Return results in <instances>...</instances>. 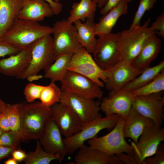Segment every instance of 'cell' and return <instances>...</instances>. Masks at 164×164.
<instances>
[{"label": "cell", "mask_w": 164, "mask_h": 164, "mask_svg": "<svg viewBox=\"0 0 164 164\" xmlns=\"http://www.w3.org/2000/svg\"><path fill=\"white\" fill-rule=\"evenodd\" d=\"M51 113V107L40 102L21 103L19 130L22 141L38 140Z\"/></svg>", "instance_id": "1"}, {"label": "cell", "mask_w": 164, "mask_h": 164, "mask_svg": "<svg viewBox=\"0 0 164 164\" xmlns=\"http://www.w3.org/2000/svg\"><path fill=\"white\" fill-rule=\"evenodd\" d=\"M52 33V27L19 19L1 40L22 50L42 37Z\"/></svg>", "instance_id": "2"}, {"label": "cell", "mask_w": 164, "mask_h": 164, "mask_svg": "<svg viewBox=\"0 0 164 164\" xmlns=\"http://www.w3.org/2000/svg\"><path fill=\"white\" fill-rule=\"evenodd\" d=\"M150 20L149 18L139 27L120 32L119 43L121 60L131 63L139 53L147 39L155 33L149 27Z\"/></svg>", "instance_id": "3"}, {"label": "cell", "mask_w": 164, "mask_h": 164, "mask_svg": "<svg viewBox=\"0 0 164 164\" xmlns=\"http://www.w3.org/2000/svg\"><path fill=\"white\" fill-rule=\"evenodd\" d=\"M120 116L113 114L104 118L101 117L85 124L79 132L70 137L63 139L68 154H72L85 145V142L95 137L101 130L112 129L116 125Z\"/></svg>", "instance_id": "4"}, {"label": "cell", "mask_w": 164, "mask_h": 164, "mask_svg": "<svg viewBox=\"0 0 164 164\" xmlns=\"http://www.w3.org/2000/svg\"><path fill=\"white\" fill-rule=\"evenodd\" d=\"M125 121L120 116L111 132L105 135L95 137L88 140L89 145L110 155L124 153L132 157L134 152V147L126 142L123 134Z\"/></svg>", "instance_id": "5"}, {"label": "cell", "mask_w": 164, "mask_h": 164, "mask_svg": "<svg viewBox=\"0 0 164 164\" xmlns=\"http://www.w3.org/2000/svg\"><path fill=\"white\" fill-rule=\"evenodd\" d=\"M31 46V59L29 66L22 79L23 80L38 76L39 73L49 66L56 57L52 37L50 34L42 37Z\"/></svg>", "instance_id": "6"}, {"label": "cell", "mask_w": 164, "mask_h": 164, "mask_svg": "<svg viewBox=\"0 0 164 164\" xmlns=\"http://www.w3.org/2000/svg\"><path fill=\"white\" fill-rule=\"evenodd\" d=\"M120 32L98 36L94 51V60L102 69L107 70L121 60Z\"/></svg>", "instance_id": "7"}, {"label": "cell", "mask_w": 164, "mask_h": 164, "mask_svg": "<svg viewBox=\"0 0 164 164\" xmlns=\"http://www.w3.org/2000/svg\"><path fill=\"white\" fill-rule=\"evenodd\" d=\"M68 70L90 78L101 87L104 86L106 79V71L98 66L91 54L88 52L82 46L73 53Z\"/></svg>", "instance_id": "8"}, {"label": "cell", "mask_w": 164, "mask_h": 164, "mask_svg": "<svg viewBox=\"0 0 164 164\" xmlns=\"http://www.w3.org/2000/svg\"><path fill=\"white\" fill-rule=\"evenodd\" d=\"M52 28L53 46L56 56L73 54L82 46L77 41V30L73 23L63 19L56 21Z\"/></svg>", "instance_id": "9"}, {"label": "cell", "mask_w": 164, "mask_h": 164, "mask_svg": "<svg viewBox=\"0 0 164 164\" xmlns=\"http://www.w3.org/2000/svg\"><path fill=\"white\" fill-rule=\"evenodd\" d=\"M60 102L69 106L84 124L101 117L100 103L94 99L62 91Z\"/></svg>", "instance_id": "10"}, {"label": "cell", "mask_w": 164, "mask_h": 164, "mask_svg": "<svg viewBox=\"0 0 164 164\" xmlns=\"http://www.w3.org/2000/svg\"><path fill=\"white\" fill-rule=\"evenodd\" d=\"M164 140V129L153 124L146 128L136 144L132 143L134 152L132 156L135 164H142L145 159L155 153L159 143Z\"/></svg>", "instance_id": "11"}, {"label": "cell", "mask_w": 164, "mask_h": 164, "mask_svg": "<svg viewBox=\"0 0 164 164\" xmlns=\"http://www.w3.org/2000/svg\"><path fill=\"white\" fill-rule=\"evenodd\" d=\"M60 82L63 91L93 99H101L103 95L101 87L96 82L73 71L68 70Z\"/></svg>", "instance_id": "12"}, {"label": "cell", "mask_w": 164, "mask_h": 164, "mask_svg": "<svg viewBox=\"0 0 164 164\" xmlns=\"http://www.w3.org/2000/svg\"><path fill=\"white\" fill-rule=\"evenodd\" d=\"M163 92L135 96L132 106L137 112L151 119L155 125L160 127L164 119Z\"/></svg>", "instance_id": "13"}, {"label": "cell", "mask_w": 164, "mask_h": 164, "mask_svg": "<svg viewBox=\"0 0 164 164\" xmlns=\"http://www.w3.org/2000/svg\"><path fill=\"white\" fill-rule=\"evenodd\" d=\"M135 96L132 91L122 88L109 91L100 103L101 110L106 116L117 114L126 119L132 108Z\"/></svg>", "instance_id": "14"}, {"label": "cell", "mask_w": 164, "mask_h": 164, "mask_svg": "<svg viewBox=\"0 0 164 164\" xmlns=\"http://www.w3.org/2000/svg\"><path fill=\"white\" fill-rule=\"evenodd\" d=\"M51 108V117L65 138L70 137L79 132L85 125L74 112L63 103H57Z\"/></svg>", "instance_id": "15"}, {"label": "cell", "mask_w": 164, "mask_h": 164, "mask_svg": "<svg viewBox=\"0 0 164 164\" xmlns=\"http://www.w3.org/2000/svg\"><path fill=\"white\" fill-rule=\"evenodd\" d=\"M106 70V79L104 83L105 87L109 91H115L121 89L143 70L134 67L130 63L121 60Z\"/></svg>", "instance_id": "16"}, {"label": "cell", "mask_w": 164, "mask_h": 164, "mask_svg": "<svg viewBox=\"0 0 164 164\" xmlns=\"http://www.w3.org/2000/svg\"><path fill=\"white\" fill-rule=\"evenodd\" d=\"M60 130L50 117L47 120L42 134L39 139L46 152L58 156L61 163L68 154Z\"/></svg>", "instance_id": "17"}, {"label": "cell", "mask_w": 164, "mask_h": 164, "mask_svg": "<svg viewBox=\"0 0 164 164\" xmlns=\"http://www.w3.org/2000/svg\"><path fill=\"white\" fill-rule=\"evenodd\" d=\"M31 45L16 54L8 58L0 59V73L6 76L22 79L30 62Z\"/></svg>", "instance_id": "18"}, {"label": "cell", "mask_w": 164, "mask_h": 164, "mask_svg": "<svg viewBox=\"0 0 164 164\" xmlns=\"http://www.w3.org/2000/svg\"><path fill=\"white\" fill-rule=\"evenodd\" d=\"M78 149L72 164H124L118 154L110 155L89 145H85Z\"/></svg>", "instance_id": "19"}, {"label": "cell", "mask_w": 164, "mask_h": 164, "mask_svg": "<svg viewBox=\"0 0 164 164\" xmlns=\"http://www.w3.org/2000/svg\"><path fill=\"white\" fill-rule=\"evenodd\" d=\"M53 15L49 4L43 0H23L18 18L39 22Z\"/></svg>", "instance_id": "20"}, {"label": "cell", "mask_w": 164, "mask_h": 164, "mask_svg": "<svg viewBox=\"0 0 164 164\" xmlns=\"http://www.w3.org/2000/svg\"><path fill=\"white\" fill-rule=\"evenodd\" d=\"M161 41L154 33L146 40L139 53L131 63L135 68L144 70L149 67L161 50Z\"/></svg>", "instance_id": "21"}, {"label": "cell", "mask_w": 164, "mask_h": 164, "mask_svg": "<svg viewBox=\"0 0 164 164\" xmlns=\"http://www.w3.org/2000/svg\"><path fill=\"white\" fill-rule=\"evenodd\" d=\"M153 124H155L152 120L132 108L124 125V137L131 138L134 143L136 144L144 129Z\"/></svg>", "instance_id": "22"}, {"label": "cell", "mask_w": 164, "mask_h": 164, "mask_svg": "<svg viewBox=\"0 0 164 164\" xmlns=\"http://www.w3.org/2000/svg\"><path fill=\"white\" fill-rule=\"evenodd\" d=\"M23 0H0V40L19 19Z\"/></svg>", "instance_id": "23"}, {"label": "cell", "mask_w": 164, "mask_h": 164, "mask_svg": "<svg viewBox=\"0 0 164 164\" xmlns=\"http://www.w3.org/2000/svg\"><path fill=\"white\" fill-rule=\"evenodd\" d=\"M128 3L120 2L100 18L99 22L95 23V33L97 36L109 34L120 17L126 14L128 11Z\"/></svg>", "instance_id": "24"}, {"label": "cell", "mask_w": 164, "mask_h": 164, "mask_svg": "<svg viewBox=\"0 0 164 164\" xmlns=\"http://www.w3.org/2000/svg\"><path fill=\"white\" fill-rule=\"evenodd\" d=\"M73 24L77 30V38L78 43L89 53L92 54L97 42L95 33V23L87 19L84 22L80 20Z\"/></svg>", "instance_id": "25"}, {"label": "cell", "mask_w": 164, "mask_h": 164, "mask_svg": "<svg viewBox=\"0 0 164 164\" xmlns=\"http://www.w3.org/2000/svg\"><path fill=\"white\" fill-rule=\"evenodd\" d=\"M97 7L92 0H80L74 3L67 20L72 23L77 20L84 22L87 19L94 22Z\"/></svg>", "instance_id": "26"}, {"label": "cell", "mask_w": 164, "mask_h": 164, "mask_svg": "<svg viewBox=\"0 0 164 164\" xmlns=\"http://www.w3.org/2000/svg\"><path fill=\"white\" fill-rule=\"evenodd\" d=\"M73 54L57 56L54 61L44 70V77L51 82L60 81L68 70L69 64Z\"/></svg>", "instance_id": "27"}, {"label": "cell", "mask_w": 164, "mask_h": 164, "mask_svg": "<svg viewBox=\"0 0 164 164\" xmlns=\"http://www.w3.org/2000/svg\"><path fill=\"white\" fill-rule=\"evenodd\" d=\"M164 69V61L162 60L157 65L144 69L138 76L126 84L122 88L132 91L141 87L152 80Z\"/></svg>", "instance_id": "28"}, {"label": "cell", "mask_w": 164, "mask_h": 164, "mask_svg": "<svg viewBox=\"0 0 164 164\" xmlns=\"http://www.w3.org/2000/svg\"><path fill=\"white\" fill-rule=\"evenodd\" d=\"M56 160L60 162V157L45 151L37 139L35 150L27 153V156L24 162L25 164H49Z\"/></svg>", "instance_id": "29"}, {"label": "cell", "mask_w": 164, "mask_h": 164, "mask_svg": "<svg viewBox=\"0 0 164 164\" xmlns=\"http://www.w3.org/2000/svg\"><path fill=\"white\" fill-rule=\"evenodd\" d=\"M62 91L55 84L51 82L48 85L44 86L39 99L44 105L51 107L55 104L60 102Z\"/></svg>", "instance_id": "30"}, {"label": "cell", "mask_w": 164, "mask_h": 164, "mask_svg": "<svg viewBox=\"0 0 164 164\" xmlns=\"http://www.w3.org/2000/svg\"><path fill=\"white\" fill-rule=\"evenodd\" d=\"M164 90V69L151 82L145 86L132 90L135 96L145 95L163 91Z\"/></svg>", "instance_id": "31"}, {"label": "cell", "mask_w": 164, "mask_h": 164, "mask_svg": "<svg viewBox=\"0 0 164 164\" xmlns=\"http://www.w3.org/2000/svg\"><path fill=\"white\" fill-rule=\"evenodd\" d=\"M21 103L10 104L5 103L2 112L6 117L10 130H19L20 126V116Z\"/></svg>", "instance_id": "32"}, {"label": "cell", "mask_w": 164, "mask_h": 164, "mask_svg": "<svg viewBox=\"0 0 164 164\" xmlns=\"http://www.w3.org/2000/svg\"><path fill=\"white\" fill-rule=\"evenodd\" d=\"M157 0H140L132 22L129 29L139 27L142 17L147 11L153 8Z\"/></svg>", "instance_id": "33"}, {"label": "cell", "mask_w": 164, "mask_h": 164, "mask_svg": "<svg viewBox=\"0 0 164 164\" xmlns=\"http://www.w3.org/2000/svg\"><path fill=\"white\" fill-rule=\"evenodd\" d=\"M22 141V138L19 130L4 132L0 137V145L17 149Z\"/></svg>", "instance_id": "34"}, {"label": "cell", "mask_w": 164, "mask_h": 164, "mask_svg": "<svg viewBox=\"0 0 164 164\" xmlns=\"http://www.w3.org/2000/svg\"><path fill=\"white\" fill-rule=\"evenodd\" d=\"M44 87V86L32 83L27 84L25 88L23 93L27 102L32 103L36 100L39 99Z\"/></svg>", "instance_id": "35"}, {"label": "cell", "mask_w": 164, "mask_h": 164, "mask_svg": "<svg viewBox=\"0 0 164 164\" xmlns=\"http://www.w3.org/2000/svg\"><path fill=\"white\" fill-rule=\"evenodd\" d=\"M153 157L144 159L142 164H164V145L162 142L159 144L156 152Z\"/></svg>", "instance_id": "36"}, {"label": "cell", "mask_w": 164, "mask_h": 164, "mask_svg": "<svg viewBox=\"0 0 164 164\" xmlns=\"http://www.w3.org/2000/svg\"><path fill=\"white\" fill-rule=\"evenodd\" d=\"M21 50L9 43L0 40V58L16 54Z\"/></svg>", "instance_id": "37"}, {"label": "cell", "mask_w": 164, "mask_h": 164, "mask_svg": "<svg viewBox=\"0 0 164 164\" xmlns=\"http://www.w3.org/2000/svg\"><path fill=\"white\" fill-rule=\"evenodd\" d=\"M150 28L160 36L164 38V13L159 16Z\"/></svg>", "instance_id": "38"}, {"label": "cell", "mask_w": 164, "mask_h": 164, "mask_svg": "<svg viewBox=\"0 0 164 164\" xmlns=\"http://www.w3.org/2000/svg\"><path fill=\"white\" fill-rule=\"evenodd\" d=\"M132 1V0H108L106 4L101 8L100 14L103 15H105L110 10L121 2H126L128 3L131 2Z\"/></svg>", "instance_id": "39"}, {"label": "cell", "mask_w": 164, "mask_h": 164, "mask_svg": "<svg viewBox=\"0 0 164 164\" xmlns=\"http://www.w3.org/2000/svg\"><path fill=\"white\" fill-rule=\"evenodd\" d=\"M11 155L13 158L18 162H21L24 160L27 156V153L20 149H15L12 152Z\"/></svg>", "instance_id": "40"}, {"label": "cell", "mask_w": 164, "mask_h": 164, "mask_svg": "<svg viewBox=\"0 0 164 164\" xmlns=\"http://www.w3.org/2000/svg\"><path fill=\"white\" fill-rule=\"evenodd\" d=\"M16 148L13 147L0 145V162L11 155L13 151Z\"/></svg>", "instance_id": "41"}, {"label": "cell", "mask_w": 164, "mask_h": 164, "mask_svg": "<svg viewBox=\"0 0 164 164\" xmlns=\"http://www.w3.org/2000/svg\"><path fill=\"white\" fill-rule=\"evenodd\" d=\"M47 2L51 7L54 14L58 15L61 11L63 9V5L61 3L59 2L56 3L53 0H43Z\"/></svg>", "instance_id": "42"}, {"label": "cell", "mask_w": 164, "mask_h": 164, "mask_svg": "<svg viewBox=\"0 0 164 164\" xmlns=\"http://www.w3.org/2000/svg\"><path fill=\"white\" fill-rule=\"evenodd\" d=\"M0 128L4 132L10 130L8 120L2 112L0 113Z\"/></svg>", "instance_id": "43"}, {"label": "cell", "mask_w": 164, "mask_h": 164, "mask_svg": "<svg viewBox=\"0 0 164 164\" xmlns=\"http://www.w3.org/2000/svg\"><path fill=\"white\" fill-rule=\"evenodd\" d=\"M100 8H102L106 3L108 0H92Z\"/></svg>", "instance_id": "44"}, {"label": "cell", "mask_w": 164, "mask_h": 164, "mask_svg": "<svg viewBox=\"0 0 164 164\" xmlns=\"http://www.w3.org/2000/svg\"><path fill=\"white\" fill-rule=\"evenodd\" d=\"M5 164H17L18 162L12 157L8 159L4 162Z\"/></svg>", "instance_id": "45"}, {"label": "cell", "mask_w": 164, "mask_h": 164, "mask_svg": "<svg viewBox=\"0 0 164 164\" xmlns=\"http://www.w3.org/2000/svg\"><path fill=\"white\" fill-rule=\"evenodd\" d=\"M5 103L3 100L0 99V113L2 112L3 108Z\"/></svg>", "instance_id": "46"}, {"label": "cell", "mask_w": 164, "mask_h": 164, "mask_svg": "<svg viewBox=\"0 0 164 164\" xmlns=\"http://www.w3.org/2000/svg\"><path fill=\"white\" fill-rule=\"evenodd\" d=\"M4 132L0 128V137Z\"/></svg>", "instance_id": "47"}, {"label": "cell", "mask_w": 164, "mask_h": 164, "mask_svg": "<svg viewBox=\"0 0 164 164\" xmlns=\"http://www.w3.org/2000/svg\"><path fill=\"white\" fill-rule=\"evenodd\" d=\"M53 0L55 2L58 3V2H59L60 0Z\"/></svg>", "instance_id": "48"}]
</instances>
